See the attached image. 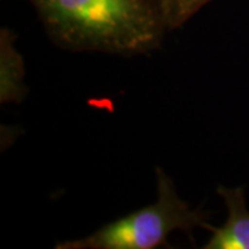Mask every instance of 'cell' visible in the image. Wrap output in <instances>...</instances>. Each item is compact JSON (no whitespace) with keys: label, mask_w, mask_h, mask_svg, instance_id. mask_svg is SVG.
<instances>
[{"label":"cell","mask_w":249,"mask_h":249,"mask_svg":"<svg viewBox=\"0 0 249 249\" xmlns=\"http://www.w3.org/2000/svg\"><path fill=\"white\" fill-rule=\"evenodd\" d=\"M208 1L209 0H160L166 27L181 25Z\"/></svg>","instance_id":"5"},{"label":"cell","mask_w":249,"mask_h":249,"mask_svg":"<svg viewBox=\"0 0 249 249\" xmlns=\"http://www.w3.org/2000/svg\"><path fill=\"white\" fill-rule=\"evenodd\" d=\"M1 83H0V98L4 101H19L25 94L22 86V61L19 54L14 50L10 42V32H1Z\"/></svg>","instance_id":"4"},{"label":"cell","mask_w":249,"mask_h":249,"mask_svg":"<svg viewBox=\"0 0 249 249\" xmlns=\"http://www.w3.org/2000/svg\"><path fill=\"white\" fill-rule=\"evenodd\" d=\"M158 198L152 205L108 223L85 238L65 241L57 249H154L165 247L173 231L191 234L196 227L208 229L206 214L191 209L176 193L172 178L157 168Z\"/></svg>","instance_id":"2"},{"label":"cell","mask_w":249,"mask_h":249,"mask_svg":"<svg viewBox=\"0 0 249 249\" xmlns=\"http://www.w3.org/2000/svg\"><path fill=\"white\" fill-rule=\"evenodd\" d=\"M61 47L134 55L160 45L166 27L151 0H32Z\"/></svg>","instance_id":"1"},{"label":"cell","mask_w":249,"mask_h":249,"mask_svg":"<svg viewBox=\"0 0 249 249\" xmlns=\"http://www.w3.org/2000/svg\"><path fill=\"white\" fill-rule=\"evenodd\" d=\"M217 194L227 206V220L222 227L208 226L212 232L204 249H249V211L245 205L244 188L219 186Z\"/></svg>","instance_id":"3"}]
</instances>
